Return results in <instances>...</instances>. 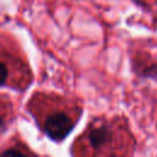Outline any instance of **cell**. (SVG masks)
<instances>
[{"instance_id": "6da1fadb", "label": "cell", "mask_w": 157, "mask_h": 157, "mask_svg": "<svg viewBox=\"0 0 157 157\" xmlns=\"http://www.w3.org/2000/svg\"><path fill=\"white\" fill-rule=\"evenodd\" d=\"M42 98L36 99V112L32 110V113L48 137L54 141H61L77 123L81 108L55 94L52 97L43 96Z\"/></svg>"}, {"instance_id": "7a4b0ae2", "label": "cell", "mask_w": 157, "mask_h": 157, "mask_svg": "<svg viewBox=\"0 0 157 157\" xmlns=\"http://www.w3.org/2000/svg\"><path fill=\"white\" fill-rule=\"evenodd\" d=\"M125 134L115 121L99 120L91 124L80 136L83 146L94 155L120 153L118 150L125 145Z\"/></svg>"}, {"instance_id": "3957f363", "label": "cell", "mask_w": 157, "mask_h": 157, "mask_svg": "<svg viewBox=\"0 0 157 157\" xmlns=\"http://www.w3.org/2000/svg\"><path fill=\"white\" fill-rule=\"evenodd\" d=\"M15 77H18L25 85H27L29 82L28 67L25 66L22 59L13 56L9 52L0 50V86L10 85L21 87Z\"/></svg>"}, {"instance_id": "277c9868", "label": "cell", "mask_w": 157, "mask_h": 157, "mask_svg": "<svg viewBox=\"0 0 157 157\" xmlns=\"http://www.w3.org/2000/svg\"><path fill=\"white\" fill-rule=\"evenodd\" d=\"M12 120V105L7 97L0 96V134L6 130Z\"/></svg>"}]
</instances>
